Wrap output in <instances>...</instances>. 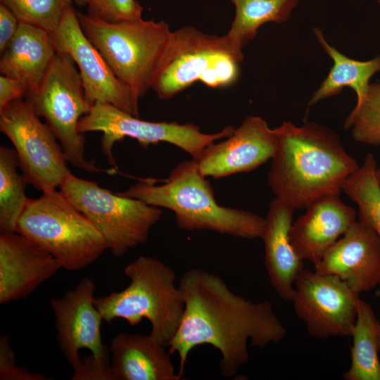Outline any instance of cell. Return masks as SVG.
I'll list each match as a JSON object with an SVG mask.
<instances>
[{
	"label": "cell",
	"mask_w": 380,
	"mask_h": 380,
	"mask_svg": "<svg viewBox=\"0 0 380 380\" xmlns=\"http://www.w3.org/2000/svg\"><path fill=\"white\" fill-rule=\"evenodd\" d=\"M179 287L184 309L168 352L177 354L181 377L189 354L198 346L210 345L220 352L221 374L230 378L248 362V342L262 348L286 336V330L270 302L255 303L235 293L215 274L188 270Z\"/></svg>",
	"instance_id": "obj_1"
},
{
	"label": "cell",
	"mask_w": 380,
	"mask_h": 380,
	"mask_svg": "<svg viewBox=\"0 0 380 380\" xmlns=\"http://www.w3.org/2000/svg\"><path fill=\"white\" fill-rule=\"evenodd\" d=\"M274 130L277 148L267 183L275 198L294 209L305 208L326 195L340 194L360 167L327 127L314 122L296 126L286 121Z\"/></svg>",
	"instance_id": "obj_2"
},
{
	"label": "cell",
	"mask_w": 380,
	"mask_h": 380,
	"mask_svg": "<svg viewBox=\"0 0 380 380\" xmlns=\"http://www.w3.org/2000/svg\"><path fill=\"white\" fill-rule=\"evenodd\" d=\"M118 193L172 210L177 227L185 231H211L252 239L262 237L265 224V217L219 205L210 182L193 159L178 163L161 184L143 179Z\"/></svg>",
	"instance_id": "obj_3"
},
{
	"label": "cell",
	"mask_w": 380,
	"mask_h": 380,
	"mask_svg": "<svg viewBox=\"0 0 380 380\" xmlns=\"http://www.w3.org/2000/svg\"><path fill=\"white\" fill-rule=\"evenodd\" d=\"M124 274L129 285L120 291L95 297L94 304L106 322L125 319L131 326L147 319L150 334L168 347L180 324L184 303L174 270L160 260L139 256L128 263Z\"/></svg>",
	"instance_id": "obj_4"
},
{
	"label": "cell",
	"mask_w": 380,
	"mask_h": 380,
	"mask_svg": "<svg viewBox=\"0 0 380 380\" xmlns=\"http://www.w3.org/2000/svg\"><path fill=\"white\" fill-rule=\"evenodd\" d=\"M77 14L86 37L139 100L152 89L172 33L169 25L142 18L110 23Z\"/></svg>",
	"instance_id": "obj_5"
},
{
	"label": "cell",
	"mask_w": 380,
	"mask_h": 380,
	"mask_svg": "<svg viewBox=\"0 0 380 380\" xmlns=\"http://www.w3.org/2000/svg\"><path fill=\"white\" fill-rule=\"evenodd\" d=\"M16 232L47 251L68 271L85 268L108 249L95 225L60 190L29 198Z\"/></svg>",
	"instance_id": "obj_6"
},
{
	"label": "cell",
	"mask_w": 380,
	"mask_h": 380,
	"mask_svg": "<svg viewBox=\"0 0 380 380\" xmlns=\"http://www.w3.org/2000/svg\"><path fill=\"white\" fill-rule=\"evenodd\" d=\"M27 99L59 141L68 162L89 173L116 172L113 167L99 168L94 160L85 157V139L78 131V123L92 106L68 54L57 51L41 84Z\"/></svg>",
	"instance_id": "obj_7"
},
{
	"label": "cell",
	"mask_w": 380,
	"mask_h": 380,
	"mask_svg": "<svg viewBox=\"0 0 380 380\" xmlns=\"http://www.w3.org/2000/svg\"><path fill=\"white\" fill-rule=\"evenodd\" d=\"M59 189L95 225L107 248L117 257L146 243L151 229L162 215L160 208L113 193L72 172L65 177Z\"/></svg>",
	"instance_id": "obj_8"
},
{
	"label": "cell",
	"mask_w": 380,
	"mask_h": 380,
	"mask_svg": "<svg viewBox=\"0 0 380 380\" xmlns=\"http://www.w3.org/2000/svg\"><path fill=\"white\" fill-rule=\"evenodd\" d=\"M234 129L228 126L216 133H204L193 123L143 120L111 104L101 102L95 103L78 123V131L81 134L102 132V152L115 169L117 165L113 148L116 142L125 137L137 140L143 147L158 142L170 143L186 152L196 160L206 146L227 138Z\"/></svg>",
	"instance_id": "obj_9"
},
{
	"label": "cell",
	"mask_w": 380,
	"mask_h": 380,
	"mask_svg": "<svg viewBox=\"0 0 380 380\" xmlns=\"http://www.w3.org/2000/svg\"><path fill=\"white\" fill-rule=\"evenodd\" d=\"M0 130L12 143L27 184L42 192L51 191L71 172L58 139L27 98L0 109Z\"/></svg>",
	"instance_id": "obj_10"
},
{
	"label": "cell",
	"mask_w": 380,
	"mask_h": 380,
	"mask_svg": "<svg viewBox=\"0 0 380 380\" xmlns=\"http://www.w3.org/2000/svg\"><path fill=\"white\" fill-rule=\"evenodd\" d=\"M359 295L336 275L303 269L295 281L291 301L308 334L324 339L350 336Z\"/></svg>",
	"instance_id": "obj_11"
},
{
	"label": "cell",
	"mask_w": 380,
	"mask_h": 380,
	"mask_svg": "<svg viewBox=\"0 0 380 380\" xmlns=\"http://www.w3.org/2000/svg\"><path fill=\"white\" fill-rule=\"evenodd\" d=\"M51 36L56 50L68 54L77 65L87 99L91 106L96 102L106 103L139 117V99L116 77L86 37L72 6L66 9Z\"/></svg>",
	"instance_id": "obj_12"
},
{
	"label": "cell",
	"mask_w": 380,
	"mask_h": 380,
	"mask_svg": "<svg viewBox=\"0 0 380 380\" xmlns=\"http://www.w3.org/2000/svg\"><path fill=\"white\" fill-rule=\"evenodd\" d=\"M227 50L234 52L224 35L208 34L193 26L172 32L152 89L160 99L173 97L199 81L216 57Z\"/></svg>",
	"instance_id": "obj_13"
},
{
	"label": "cell",
	"mask_w": 380,
	"mask_h": 380,
	"mask_svg": "<svg viewBox=\"0 0 380 380\" xmlns=\"http://www.w3.org/2000/svg\"><path fill=\"white\" fill-rule=\"evenodd\" d=\"M95 290L94 281L84 277L75 289L50 302L59 348L72 368L81 360L80 350L87 349L95 357L110 353V349L102 342L101 326L103 319L94 304Z\"/></svg>",
	"instance_id": "obj_14"
},
{
	"label": "cell",
	"mask_w": 380,
	"mask_h": 380,
	"mask_svg": "<svg viewBox=\"0 0 380 380\" xmlns=\"http://www.w3.org/2000/svg\"><path fill=\"white\" fill-rule=\"evenodd\" d=\"M277 148L274 129L258 116H248L231 135L206 146L195 161L206 177L220 179L252 171L271 160Z\"/></svg>",
	"instance_id": "obj_15"
},
{
	"label": "cell",
	"mask_w": 380,
	"mask_h": 380,
	"mask_svg": "<svg viewBox=\"0 0 380 380\" xmlns=\"http://www.w3.org/2000/svg\"><path fill=\"white\" fill-rule=\"evenodd\" d=\"M314 267L318 272L338 276L358 294L370 291L380 284V239L356 220Z\"/></svg>",
	"instance_id": "obj_16"
},
{
	"label": "cell",
	"mask_w": 380,
	"mask_h": 380,
	"mask_svg": "<svg viewBox=\"0 0 380 380\" xmlns=\"http://www.w3.org/2000/svg\"><path fill=\"white\" fill-rule=\"evenodd\" d=\"M61 267L54 257L27 236L0 234V303L27 298Z\"/></svg>",
	"instance_id": "obj_17"
},
{
	"label": "cell",
	"mask_w": 380,
	"mask_h": 380,
	"mask_svg": "<svg viewBox=\"0 0 380 380\" xmlns=\"http://www.w3.org/2000/svg\"><path fill=\"white\" fill-rule=\"evenodd\" d=\"M305 209L291 225L290 240L300 258L315 265L356 220L357 214L339 194L318 198Z\"/></svg>",
	"instance_id": "obj_18"
},
{
	"label": "cell",
	"mask_w": 380,
	"mask_h": 380,
	"mask_svg": "<svg viewBox=\"0 0 380 380\" xmlns=\"http://www.w3.org/2000/svg\"><path fill=\"white\" fill-rule=\"evenodd\" d=\"M294 208L275 198L270 204L261 239L265 265L270 282L284 300H291L295 281L303 270L302 260L290 240Z\"/></svg>",
	"instance_id": "obj_19"
},
{
	"label": "cell",
	"mask_w": 380,
	"mask_h": 380,
	"mask_svg": "<svg viewBox=\"0 0 380 380\" xmlns=\"http://www.w3.org/2000/svg\"><path fill=\"white\" fill-rule=\"evenodd\" d=\"M165 348L150 334H118L109 348L117 380L181 379Z\"/></svg>",
	"instance_id": "obj_20"
},
{
	"label": "cell",
	"mask_w": 380,
	"mask_h": 380,
	"mask_svg": "<svg viewBox=\"0 0 380 380\" xmlns=\"http://www.w3.org/2000/svg\"><path fill=\"white\" fill-rule=\"evenodd\" d=\"M56 53L50 33L20 23L15 36L1 53L0 72L23 82L27 96L38 89Z\"/></svg>",
	"instance_id": "obj_21"
},
{
	"label": "cell",
	"mask_w": 380,
	"mask_h": 380,
	"mask_svg": "<svg viewBox=\"0 0 380 380\" xmlns=\"http://www.w3.org/2000/svg\"><path fill=\"white\" fill-rule=\"evenodd\" d=\"M314 33L334 64L327 76L313 93L309 106L339 94L344 87L351 88L356 94L358 103L365 96L370 84V79L380 72V54L372 59L361 61L347 57L325 39L321 29L315 28Z\"/></svg>",
	"instance_id": "obj_22"
},
{
	"label": "cell",
	"mask_w": 380,
	"mask_h": 380,
	"mask_svg": "<svg viewBox=\"0 0 380 380\" xmlns=\"http://www.w3.org/2000/svg\"><path fill=\"white\" fill-rule=\"evenodd\" d=\"M235 16L224 37L232 49L243 55V48L267 23L286 22L300 0H229Z\"/></svg>",
	"instance_id": "obj_23"
},
{
	"label": "cell",
	"mask_w": 380,
	"mask_h": 380,
	"mask_svg": "<svg viewBox=\"0 0 380 380\" xmlns=\"http://www.w3.org/2000/svg\"><path fill=\"white\" fill-rule=\"evenodd\" d=\"M377 322L372 306L360 299L350 335L351 364L343 374L345 380H380Z\"/></svg>",
	"instance_id": "obj_24"
},
{
	"label": "cell",
	"mask_w": 380,
	"mask_h": 380,
	"mask_svg": "<svg viewBox=\"0 0 380 380\" xmlns=\"http://www.w3.org/2000/svg\"><path fill=\"white\" fill-rule=\"evenodd\" d=\"M19 163L15 151L0 146V231L16 232L18 221L29 198L25 194L27 184L18 172Z\"/></svg>",
	"instance_id": "obj_25"
},
{
	"label": "cell",
	"mask_w": 380,
	"mask_h": 380,
	"mask_svg": "<svg viewBox=\"0 0 380 380\" xmlns=\"http://www.w3.org/2000/svg\"><path fill=\"white\" fill-rule=\"evenodd\" d=\"M376 160L367 153L363 163L345 182L342 191L359 210V220L372 227L380 239V189L376 178Z\"/></svg>",
	"instance_id": "obj_26"
},
{
	"label": "cell",
	"mask_w": 380,
	"mask_h": 380,
	"mask_svg": "<svg viewBox=\"0 0 380 380\" xmlns=\"http://www.w3.org/2000/svg\"><path fill=\"white\" fill-rule=\"evenodd\" d=\"M345 129L353 139L370 146H380V83H370L368 89L348 115Z\"/></svg>",
	"instance_id": "obj_27"
},
{
	"label": "cell",
	"mask_w": 380,
	"mask_h": 380,
	"mask_svg": "<svg viewBox=\"0 0 380 380\" xmlns=\"http://www.w3.org/2000/svg\"><path fill=\"white\" fill-rule=\"evenodd\" d=\"M15 15L19 23L53 33L58 27L72 0H0Z\"/></svg>",
	"instance_id": "obj_28"
},
{
	"label": "cell",
	"mask_w": 380,
	"mask_h": 380,
	"mask_svg": "<svg viewBox=\"0 0 380 380\" xmlns=\"http://www.w3.org/2000/svg\"><path fill=\"white\" fill-rule=\"evenodd\" d=\"M88 14L110 23L141 18L143 7L137 0H89Z\"/></svg>",
	"instance_id": "obj_29"
},
{
	"label": "cell",
	"mask_w": 380,
	"mask_h": 380,
	"mask_svg": "<svg viewBox=\"0 0 380 380\" xmlns=\"http://www.w3.org/2000/svg\"><path fill=\"white\" fill-rule=\"evenodd\" d=\"M243 59V56L229 50L220 53L202 75L199 82L212 88L231 85L239 76V63Z\"/></svg>",
	"instance_id": "obj_30"
},
{
	"label": "cell",
	"mask_w": 380,
	"mask_h": 380,
	"mask_svg": "<svg viewBox=\"0 0 380 380\" xmlns=\"http://www.w3.org/2000/svg\"><path fill=\"white\" fill-rule=\"evenodd\" d=\"M40 373L32 372L19 366L15 354L11 348L10 338L3 336L0 338V380H50Z\"/></svg>",
	"instance_id": "obj_31"
},
{
	"label": "cell",
	"mask_w": 380,
	"mask_h": 380,
	"mask_svg": "<svg viewBox=\"0 0 380 380\" xmlns=\"http://www.w3.org/2000/svg\"><path fill=\"white\" fill-rule=\"evenodd\" d=\"M110 352L102 356L91 354L73 368L71 380H117L111 365Z\"/></svg>",
	"instance_id": "obj_32"
},
{
	"label": "cell",
	"mask_w": 380,
	"mask_h": 380,
	"mask_svg": "<svg viewBox=\"0 0 380 380\" xmlns=\"http://www.w3.org/2000/svg\"><path fill=\"white\" fill-rule=\"evenodd\" d=\"M19 21L13 13L0 3V52L11 42L19 27Z\"/></svg>",
	"instance_id": "obj_33"
},
{
	"label": "cell",
	"mask_w": 380,
	"mask_h": 380,
	"mask_svg": "<svg viewBox=\"0 0 380 380\" xmlns=\"http://www.w3.org/2000/svg\"><path fill=\"white\" fill-rule=\"evenodd\" d=\"M27 94L26 86L20 81L5 76L0 77V109L10 102Z\"/></svg>",
	"instance_id": "obj_34"
},
{
	"label": "cell",
	"mask_w": 380,
	"mask_h": 380,
	"mask_svg": "<svg viewBox=\"0 0 380 380\" xmlns=\"http://www.w3.org/2000/svg\"><path fill=\"white\" fill-rule=\"evenodd\" d=\"M376 178L380 189V167H377L376 170Z\"/></svg>",
	"instance_id": "obj_35"
},
{
	"label": "cell",
	"mask_w": 380,
	"mask_h": 380,
	"mask_svg": "<svg viewBox=\"0 0 380 380\" xmlns=\"http://www.w3.org/2000/svg\"><path fill=\"white\" fill-rule=\"evenodd\" d=\"M376 330H377L378 341H379V351L380 353V322L379 321L376 324Z\"/></svg>",
	"instance_id": "obj_36"
},
{
	"label": "cell",
	"mask_w": 380,
	"mask_h": 380,
	"mask_svg": "<svg viewBox=\"0 0 380 380\" xmlns=\"http://www.w3.org/2000/svg\"><path fill=\"white\" fill-rule=\"evenodd\" d=\"M72 1L76 3L80 6H84L87 4L89 0H72Z\"/></svg>",
	"instance_id": "obj_37"
},
{
	"label": "cell",
	"mask_w": 380,
	"mask_h": 380,
	"mask_svg": "<svg viewBox=\"0 0 380 380\" xmlns=\"http://www.w3.org/2000/svg\"><path fill=\"white\" fill-rule=\"evenodd\" d=\"M379 4H380V0L378 1Z\"/></svg>",
	"instance_id": "obj_38"
},
{
	"label": "cell",
	"mask_w": 380,
	"mask_h": 380,
	"mask_svg": "<svg viewBox=\"0 0 380 380\" xmlns=\"http://www.w3.org/2000/svg\"><path fill=\"white\" fill-rule=\"evenodd\" d=\"M379 0H377V1H379Z\"/></svg>",
	"instance_id": "obj_39"
}]
</instances>
